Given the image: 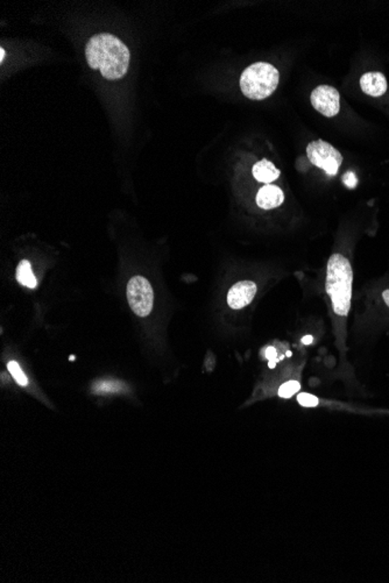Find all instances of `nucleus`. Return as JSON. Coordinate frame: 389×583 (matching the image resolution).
Masks as SVG:
<instances>
[{
    "mask_svg": "<svg viewBox=\"0 0 389 583\" xmlns=\"http://www.w3.org/2000/svg\"><path fill=\"white\" fill-rule=\"evenodd\" d=\"M300 383L297 381H288V382L283 383L280 389H278V396L282 399H289L292 395H295L296 392L299 391Z\"/></svg>",
    "mask_w": 389,
    "mask_h": 583,
    "instance_id": "obj_13",
    "label": "nucleus"
},
{
    "mask_svg": "<svg viewBox=\"0 0 389 583\" xmlns=\"http://www.w3.org/2000/svg\"><path fill=\"white\" fill-rule=\"evenodd\" d=\"M266 356H267V359L268 360L274 359L276 356V349H273V347H269L267 349V352H266Z\"/></svg>",
    "mask_w": 389,
    "mask_h": 583,
    "instance_id": "obj_17",
    "label": "nucleus"
},
{
    "mask_svg": "<svg viewBox=\"0 0 389 583\" xmlns=\"http://www.w3.org/2000/svg\"><path fill=\"white\" fill-rule=\"evenodd\" d=\"M17 280L24 287H27L30 289L37 288V277L34 276L30 261H27V260H23L18 265Z\"/></svg>",
    "mask_w": 389,
    "mask_h": 583,
    "instance_id": "obj_11",
    "label": "nucleus"
},
{
    "mask_svg": "<svg viewBox=\"0 0 389 583\" xmlns=\"http://www.w3.org/2000/svg\"><path fill=\"white\" fill-rule=\"evenodd\" d=\"M360 87L366 94L372 97H381L383 94H386L388 85L385 75L378 71H372L362 75L360 78Z\"/></svg>",
    "mask_w": 389,
    "mask_h": 583,
    "instance_id": "obj_8",
    "label": "nucleus"
},
{
    "mask_svg": "<svg viewBox=\"0 0 389 583\" xmlns=\"http://www.w3.org/2000/svg\"><path fill=\"white\" fill-rule=\"evenodd\" d=\"M383 301H385V303H386L387 306H388L389 308V289H387V290H385V292H383Z\"/></svg>",
    "mask_w": 389,
    "mask_h": 583,
    "instance_id": "obj_18",
    "label": "nucleus"
},
{
    "mask_svg": "<svg viewBox=\"0 0 389 583\" xmlns=\"http://www.w3.org/2000/svg\"><path fill=\"white\" fill-rule=\"evenodd\" d=\"M311 104L314 108L326 117H335L340 110V96L335 87L329 85H319L312 91Z\"/></svg>",
    "mask_w": 389,
    "mask_h": 583,
    "instance_id": "obj_6",
    "label": "nucleus"
},
{
    "mask_svg": "<svg viewBox=\"0 0 389 583\" xmlns=\"http://www.w3.org/2000/svg\"><path fill=\"white\" fill-rule=\"evenodd\" d=\"M278 69L266 62L252 64L242 73L240 77V89L245 97L253 101H262L272 96L278 84Z\"/></svg>",
    "mask_w": 389,
    "mask_h": 583,
    "instance_id": "obj_3",
    "label": "nucleus"
},
{
    "mask_svg": "<svg viewBox=\"0 0 389 583\" xmlns=\"http://www.w3.org/2000/svg\"><path fill=\"white\" fill-rule=\"evenodd\" d=\"M118 390H121L119 383L112 382V381H108V382H101L98 384V386L94 387V391L101 392V394H106V392H116L118 391Z\"/></svg>",
    "mask_w": 389,
    "mask_h": 583,
    "instance_id": "obj_15",
    "label": "nucleus"
},
{
    "mask_svg": "<svg viewBox=\"0 0 389 583\" xmlns=\"http://www.w3.org/2000/svg\"><path fill=\"white\" fill-rule=\"evenodd\" d=\"M307 155L312 165L321 168L326 174H337L342 165V156L333 146L326 141H312L307 147Z\"/></svg>",
    "mask_w": 389,
    "mask_h": 583,
    "instance_id": "obj_5",
    "label": "nucleus"
},
{
    "mask_svg": "<svg viewBox=\"0 0 389 583\" xmlns=\"http://www.w3.org/2000/svg\"><path fill=\"white\" fill-rule=\"evenodd\" d=\"M128 299L135 315L147 317L154 304V292L151 283L142 276L132 277L128 284Z\"/></svg>",
    "mask_w": 389,
    "mask_h": 583,
    "instance_id": "obj_4",
    "label": "nucleus"
},
{
    "mask_svg": "<svg viewBox=\"0 0 389 583\" xmlns=\"http://www.w3.org/2000/svg\"><path fill=\"white\" fill-rule=\"evenodd\" d=\"M302 341H303V344H306V345H309V344H311V342H312L311 335H307V337H304V338H303Z\"/></svg>",
    "mask_w": 389,
    "mask_h": 583,
    "instance_id": "obj_19",
    "label": "nucleus"
},
{
    "mask_svg": "<svg viewBox=\"0 0 389 583\" xmlns=\"http://www.w3.org/2000/svg\"><path fill=\"white\" fill-rule=\"evenodd\" d=\"M4 60H5V49L1 48V49H0V62L3 63Z\"/></svg>",
    "mask_w": 389,
    "mask_h": 583,
    "instance_id": "obj_20",
    "label": "nucleus"
},
{
    "mask_svg": "<svg viewBox=\"0 0 389 583\" xmlns=\"http://www.w3.org/2000/svg\"><path fill=\"white\" fill-rule=\"evenodd\" d=\"M253 176L255 180L259 182H264V183H272L273 181L278 180L280 176V170L276 165H273L272 162L268 160H261V161L257 162L254 167L252 169Z\"/></svg>",
    "mask_w": 389,
    "mask_h": 583,
    "instance_id": "obj_10",
    "label": "nucleus"
},
{
    "mask_svg": "<svg viewBox=\"0 0 389 583\" xmlns=\"http://www.w3.org/2000/svg\"><path fill=\"white\" fill-rule=\"evenodd\" d=\"M7 368L10 370L11 375L13 376L14 381L21 387H26L28 384L27 376L21 370L20 365L17 361L8 362Z\"/></svg>",
    "mask_w": 389,
    "mask_h": 583,
    "instance_id": "obj_12",
    "label": "nucleus"
},
{
    "mask_svg": "<svg viewBox=\"0 0 389 583\" xmlns=\"http://www.w3.org/2000/svg\"><path fill=\"white\" fill-rule=\"evenodd\" d=\"M285 201V194L276 185L267 184L260 189L257 196V204L264 210L276 208Z\"/></svg>",
    "mask_w": 389,
    "mask_h": 583,
    "instance_id": "obj_9",
    "label": "nucleus"
},
{
    "mask_svg": "<svg viewBox=\"0 0 389 583\" xmlns=\"http://www.w3.org/2000/svg\"><path fill=\"white\" fill-rule=\"evenodd\" d=\"M85 57L89 67L101 71L109 81H118L128 74L131 54L123 41L112 34H96L87 41Z\"/></svg>",
    "mask_w": 389,
    "mask_h": 583,
    "instance_id": "obj_1",
    "label": "nucleus"
},
{
    "mask_svg": "<svg viewBox=\"0 0 389 583\" xmlns=\"http://www.w3.org/2000/svg\"><path fill=\"white\" fill-rule=\"evenodd\" d=\"M352 265L340 254H333L328 262L326 288L335 315L346 318L352 299Z\"/></svg>",
    "mask_w": 389,
    "mask_h": 583,
    "instance_id": "obj_2",
    "label": "nucleus"
},
{
    "mask_svg": "<svg viewBox=\"0 0 389 583\" xmlns=\"http://www.w3.org/2000/svg\"><path fill=\"white\" fill-rule=\"evenodd\" d=\"M342 182H344V184L347 187V188L353 189L356 188L357 183H358V180H357V176L352 171H349V173H346L344 175V177H342Z\"/></svg>",
    "mask_w": 389,
    "mask_h": 583,
    "instance_id": "obj_16",
    "label": "nucleus"
},
{
    "mask_svg": "<svg viewBox=\"0 0 389 583\" xmlns=\"http://www.w3.org/2000/svg\"><path fill=\"white\" fill-rule=\"evenodd\" d=\"M257 294V285L251 281L235 283L228 294V304L233 310H240L249 306Z\"/></svg>",
    "mask_w": 389,
    "mask_h": 583,
    "instance_id": "obj_7",
    "label": "nucleus"
},
{
    "mask_svg": "<svg viewBox=\"0 0 389 583\" xmlns=\"http://www.w3.org/2000/svg\"><path fill=\"white\" fill-rule=\"evenodd\" d=\"M297 401H299L301 406H307V408H314V406H319V399L315 396L310 395V394H306V392L300 394L297 396Z\"/></svg>",
    "mask_w": 389,
    "mask_h": 583,
    "instance_id": "obj_14",
    "label": "nucleus"
}]
</instances>
